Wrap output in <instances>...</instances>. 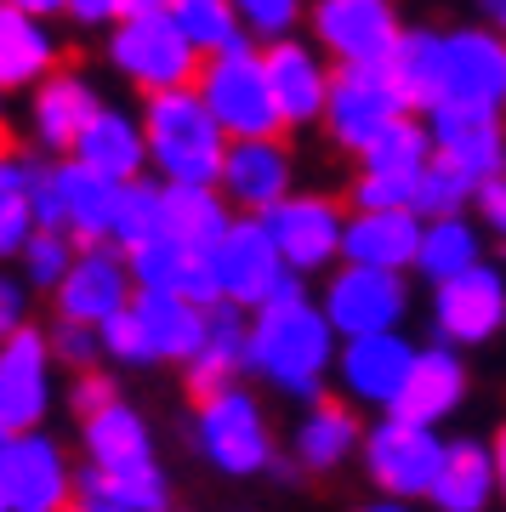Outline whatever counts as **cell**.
I'll use <instances>...</instances> for the list:
<instances>
[{"label": "cell", "instance_id": "obj_1", "mask_svg": "<svg viewBox=\"0 0 506 512\" xmlns=\"http://www.w3.org/2000/svg\"><path fill=\"white\" fill-rule=\"evenodd\" d=\"M336 342H342V330L330 325L325 302H308L302 274H290L285 291L262 302L251 319V370L268 376L290 399H319V387L342 353Z\"/></svg>", "mask_w": 506, "mask_h": 512}, {"label": "cell", "instance_id": "obj_2", "mask_svg": "<svg viewBox=\"0 0 506 512\" xmlns=\"http://www.w3.org/2000/svg\"><path fill=\"white\" fill-rule=\"evenodd\" d=\"M143 131H148V165L165 183H217L222 160H228V131L211 109L199 86H171V92L143 97Z\"/></svg>", "mask_w": 506, "mask_h": 512}, {"label": "cell", "instance_id": "obj_3", "mask_svg": "<svg viewBox=\"0 0 506 512\" xmlns=\"http://www.w3.org/2000/svg\"><path fill=\"white\" fill-rule=\"evenodd\" d=\"M251 40H239L228 52H211L199 63V80H194L205 109L222 120L228 137H273V131L285 126L273 80H268V57L256 52Z\"/></svg>", "mask_w": 506, "mask_h": 512}, {"label": "cell", "instance_id": "obj_4", "mask_svg": "<svg viewBox=\"0 0 506 512\" xmlns=\"http://www.w3.org/2000/svg\"><path fill=\"white\" fill-rule=\"evenodd\" d=\"M199 63L194 40L177 29L171 12H126L109 29V69L137 86V92H171V86H194Z\"/></svg>", "mask_w": 506, "mask_h": 512}, {"label": "cell", "instance_id": "obj_5", "mask_svg": "<svg viewBox=\"0 0 506 512\" xmlns=\"http://www.w3.org/2000/svg\"><path fill=\"white\" fill-rule=\"evenodd\" d=\"M416 114L404 103V92L393 86L387 63H336V80H330V103L319 126L330 131V143L347 148V154H364L370 143H381L387 131Z\"/></svg>", "mask_w": 506, "mask_h": 512}, {"label": "cell", "instance_id": "obj_6", "mask_svg": "<svg viewBox=\"0 0 506 512\" xmlns=\"http://www.w3.org/2000/svg\"><path fill=\"white\" fill-rule=\"evenodd\" d=\"M194 439H199V456L211 461L217 473H234V478H251L273 461L268 416H262V404L239 382L211 393V399H199Z\"/></svg>", "mask_w": 506, "mask_h": 512}, {"label": "cell", "instance_id": "obj_7", "mask_svg": "<svg viewBox=\"0 0 506 512\" xmlns=\"http://www.w3.org/2000/svg\"><path fill=\"white\" fill-rule=\"evenodd\" d=\"M444 450L450 444L438 439L427 421H410L398 410H387V421H376L364 433V473L376 478V490L398 495V501H416V495H433Z\"/></svg>", "mask_w": 506, "mask_h": 512}, {"label": "cell", "instance_id": "obj_8", "mask_svg": "<svg viewBox=\"0 0 506 512\" xmlns=\"http://www.w3.org/2000/svg\"><path fill=\"white\" fill-rule=\"evenodd\" d=\"M211 262H217L222 302L251 308V313L262 308V302H273V296L285 291V279L296 274V268L285 262V251H279L273 228L262 217H251V211H239V217H234V228L217 239Z\"/></svg>", "mask_w": 506, "mask_h": 512}, {"label": "cell", "instance_id": "obj_9", "mask_svg": "<svg viewBox=\"0 0 506 512\" xmlns=\"http://www.w3.org/2000/svg\"><path fill=\"white\" fill-rule=\"evenodd\" d=\"M57 319H80V325H109L114 313L137 302V279H131V256L114 239L80 245L74 268L57 285Z\"/></svg>", "mask_w": 506, "mask_h": 512}, {"label": "cell", "instance_id": "obj_10", "mask_svg": "<svg viewBox=\"0 0 506 512\" xmlns=\"http://www.w3.org/2000/svg\"><path fill=\"white\" fill-rule=\"evenodd\" d=\"M506 325V274L472 262L467 274L433 285V330L450 348H478Z\"/></svg>", "mask_w": 506, "mask_h": 512}, {"label": "cell", "instance_id": "obj_11", "mask_svg": "<svg viewBox=\"0 0 506 512\" xmlns=\"http://www.w3.org/2000/svg\"><path fill=\"white\" fill-rule=\"evenodd\" d=\"M325 313L342 336H370V330H398L410 313V291L404 274L393 268H364V262H342L325 285Z\"/></svg>", "mask_w": 506, "mask_h": 512}, {"label": "cell", "instance_id": "obj_12", "mask_svg": "<svg viewBox=\"0 0 506 512\" xmlns=\"http://www.w3.org/2000/svg\"><path fill=\"white\" fill-rule=\"evenodd\" d=\"M313 40L336 63H387L404 35L393 0H313Z\"/></svg>", "mask_w": 506, "mask_h": 512}, {"label": "cell", "instance_id": "obj_13", "mask_svg": "<svg viewBox=\"0 0 506 512\" xmlns=\"http://www.w3.org/2000/svg\"><path fill=\"white\" fill-rule=\"evenodd\" d=\"M416 342H404L398 330H370V336H342V353H336V376H342V393L353 404H370V410H393L410 370H416Z\"/></svg>", "mask_w": 506, "mask_h": 512}, {"label": "cell", "instance_id": "obj_14", "mask_svg": "<svg viewBox=\"0 0 506 512\" xmlns=\"http://www.w3.org/2000/svg\"><path fill=\"white\" fill-rule=\"evenodd\" d=\"M461 109H506V35L495 29H444V97Z\"/></svg>", "mask_w": 506, "mask_h": 512}, {"label": "cell", "instance_id": "obj_15", "mask_svg": "<svg viewBox=\"0 0 506 512\" xmlns=\"http://www.w3.org/2000/svg\"><path fill=\"white\" fill-rule=\"evenodd\" d=\"M262 222L273 228V239H279V251L296 274H319L330 262H342L347 217L325 194H285L273 211H262Z\"/></svg>", "mask_w": 506, "mask_h": 512}, {"label": "cell", "instance_id": "obj_16", "mask_svg": "<svg viewBox=\"0 0 506 512\" xmlns=\"http://www.w3.org/2000/svg\"><path fill=\"white\" fill-rule=\"evenodd\" d=\"M52 336L46 330H12L0 342V421L12 433L40 427L46 404H52Z\"/></svg>", "mask_w": 506, "mask_h": 512}, {"label": "cell", "instance_id": "obj_17", "mask_svg": "<svg viewBox=\"0 0 506 512\" xmlns=\"http://www.w3.org/2000/svg\"><path fill=\"white\" fill-rule=\"evenodd\" d=\"M69 461L46 433H18L12 450H6V467H0V501L6 512H69Z\"/></svg>", "mask_w": 506, "mask_h": 512}, {"label": "cell", "instance_id": "obj_18", "mask_svg": "<svg viewBox=\"0 0 506 512\" xmlns=\"http://www.w3.org/2000/svg\"><path fill=\"white\" fill-rule=\"evenodd\" d=\"M433 131V154L450 160L455 171H467L472 183H489L495 171H506V126L495 109H461V103H433L421 114Z\"/></svg>", "mask_w": 506, "mask_h": 512}, {"label": "cell", "instance_id": "obj_19", "mask_svg": "<svg viewBox=\"0 0 506 512\" xmlns=\"http://www.w3.org/2000/svg\"><path fill=\"white\" fill-rule=\"evenodd\" d=\"M290 183H296V165H290V148L279 143V131H273V137H234V143H228L217 188L228 194L234 211L262 217V211H273L285 194H296Z\"/></svg>", "mask_w": 506, "mask_h": 512}, {"label": "cell", "instance_id": "obj_20", "mask_svg": "<svg viewBox=\"0 0 506 512\" xmlns=\"http://www.w3.org/2000/svg\"><path fill=\"white\" fill-rule=\"evenodd\" d=\"M262 57H268V80H273L285 126H319L330 103V80H336V69L325 63V46L285 35V40H268Z\"/></svg>", "mask_w": 506, "mask_h": 512}, {"label": "cell", "instance_id": "obj_21", "mask_svg": "<svg viewBox=\"0 0 506 512\" xmlns=\"http://www.w3.org/2000/svg\"><path fill=\"white\" fill-rule=\"evenodd\" d=\"M97 109H103V97H97V86H91L86 74L52 69L35 86V97H29V137H35L46 154L63 160V154H74L80 131L91 126V114Z\"/></svg>", "mask_w": 506, "mask_h": 512}, {"label": "cell", "instance_id": "obj_22", "mask_svg": "<svg viewBox=\"0 0 506 512\" xmlns=\"http://www.w3.org/2000/svg\"><path fill=\"white\" fill-rule=\"evenodd\" d=\"M421 234H427V217L410 211V205H393V211H353L342 234V262H364V268H416L421 256Z\"/></svg>", "mask_w": 506, "mask_h": 512}, {"label": "cell", "instance_id": "obj_23", "mask_svg": "<svg viewBox=\"0 0 506 512\" xmlns=\"http://www.w3.org/2000/svg\"><path fill=\"white\" fill-rule=\"evenodd\" d=\"M57 188H63V228H69L80 245L114 239L126 183H114V177H103V171H91L86 160L63 154V160H57Z\"/></svg>", "mask_w": 506, "mask_h": 512}, {"label": "cell", "instance_id": "obj_24", "mask_svg": "<svg viewBox=\"0 0 506 512\" xmlns=\"http://www.w3.org/2000/svg\"><path fill=\"white\" fill-rule=\"evenodd\" d=\"M74 160H86L91 171H103L114 183H137L148 171V131H143V114H126L103 103L91 114V126L80 131L74 143Z\"/></svg>", "mask_w": 506, "mask_h": 512}, {"label": "cell", "instance_id": "obj_25", "mask_svg": "<svg viewBox=\"0 0 506 512\" xmlns=\"http://www.w3.org/2000/svg\"><path fill=\"white\" fill-rule=\"evenodd\" d=\"M251 365V325H245V308L234 302H217L211 308V325H205V342L188 359V387L194 399H211L222 387H234V376Z\"/></svg>", "mask_w": 506, "mask_h": 512}, {"label": "cell", "instance_id": "obj_26", "mask_svg": "<svg viewBox=\"0 0 506 512\" xmlns=\"http://www.w3.org/2000/svg\"><path fill=\"white\" fill-rule=\"evenodd\" d=\"M467 399V365L455 359L450 342H438V348H421L416 353V370H410V382H404V393H398V416L410 421H427V427H438V421L450 416L455 404Z\"/></svg>", "mask_w": 506, "mask_h": 512}, {"label": "cell", "instance_id": "obj_27", "mask_svg": "<svg viewBox=\"0 0 506 512\" xmlns=\"http://www.w3.org/2000/svg\"><path fill=\"white\" fill-rule=\"evenodd\" d=\"M131 308H137V319H143V330H148L154 359H177V365L194 359L199 342H205V325H211V308L188 302L182 291H137Z\"/></svg>", "mask_w": 506, "mask_h": 512}, {"label": "cell", "instance_id": "obj_28", "mask_svg": "<svg viewBox=\"0 0 506 512\" xmlns=\"http://www.w3.org/2000/svg\"><path fill=\"white\" fill-rule=\"evenodd\" d=\"M57 69V35L23 6H0V86L23 92Z\"/></svg>", "mask_w": 506, "mask_h": 512}, {"label": "cell", "instance_id": "obj_29", "mask_svg": "<svg viewBox=\"0 0 506 512\" xmlns=\"http://www.w3.org/2000/svg\"><path fill=\"white\" fill-rule=\"evenodd\" d=\"M501 490V473H495V444H478V439H455L444 450V467H438V484H433V501L438 512H484L489 495Z\"/></svg>", "mask_w": 506, "mask_h": 512}, {"label": "cell", "instance_id": "obj_30", "mask_svg": "<svg viewBox=\"0 0 506 512\" xmlns=\"http://www.w3.org/2000/svg\"><path fill=\"white\" fill-rule=\"evenodd\" d=\"M387 74L404 92V103L427 114L444 97V29H404L393 57H387Z\"/></svg>", "mask_w": 506, "mask_h": 512}, {"label": "cell", "instance_id": "obj_31", "mask_svg": "<svg viewBox=\"0 0 506 512\" xmlns=\"http://www.w3.org/2000/svg\"><path fill=\"white\" fill-rule=\"evenodd\" d=\"M86 456L91 467L103 473H126V467H148L154 461V444H148V427L131 404H103L97 416H86Z\"/></svg>", "mask_w": 506, "mask_h": 512}, {"label": "cell", "instance_id": "obj_32", "mask_svg": "<svg viewBox=\"0 0 506 512\" xmlns=\"http://www.w3.org/2000/svg\"><path fill=\"white\" fill-rule=\"evenodd\" d=\"M353 450H364V433L347 404H330V399H313V410L296 421V461L313 467V473H330L342 467Z\"/></svg>", "mask_w": 506, "mask_h": 512}, {"label": "cell", "instance_id": "obj_33", "mask_svg": "<svg viewBox=\"0 0 506 512\" xmlns=\"http://www.w3.org/2000/svg\"><path fill=\"white\" fill-rule=\"evenodd\" d=\"M171 205V234L194 251H217V239L234 228V205L217 183H165Z\"/></svg>", "mask_w": 506, "mask_h": 512}, {"label": "cell", "instance_id": "obj_34", "mask_svg": "<svg viewBox=\"0 0 506 512\" xmlns=\"http://www.w3.org/2000/svg\"><path fill=\"white\" fill-rule=\"evenodd\" d=\"M35 228V160H23L0 143V262L18 256Z\"/></svg>", "mask_w": 506, "mask_h": 512}, {"label": "cell", "instance_id": "obj_35", "mask_svg": "<svg viewBox=\"0 0 506 512\" xmlns=\"http://www.w3.org/2000/svg\"><path fill=\"white\" fill-rule=\"evenodd\" d=\"M427 165H433V131H427V120H416V114H404L381 143H370L359 154V171L393 177V183H421Z\"/></svg>", "mask_w": 506, "mask_h": 512}, {"label": "cell", "instance_id": "obj_36", "mask_svg": "<svg viewBox=\"0 0 506 512\" xmlns=\"http://www.w3.org/2000/svg\"><path fill=\"white\" fill-rule=\"evenodd\" d=\"M472 262H484V239H478V228L467 222V211H461V217H427V234H421V256H416L421 279L444 285V279L467 274Z\"/></svg>", "mask_w": 506, "mask_h": 512}, {"label": "cell", "instance_id": "obj_37", "mask_svg": "<svg viewBox=\"0 0 506 512\" xmlns=\"http://www.w3.org/2000/svg\"><path fill=\"white\" fill-rule=\"evenodd\" d=\"M165 12L177 18L182 35L194 40L199 57L228 52V46H239V40H251V29H245V18H239L234 0H171Z\"/></svg>", "mask_w": 506, "mask_h": 512}, {"label": "cell", "instance_id": "obj_38", "mask_svg": "<svg viewBox=\"0 0 506 512\" xmlns=\"http://www.w3.org/2000/svg\"><path fill=\"white\" fill-rule=\"evenodd\" d=\"M171 234V205H165V177H137L120 194V222H114V245L137 251L148 239Z\"/></svg>", "mask_w": 506, "mask_h": 512}, {"label": "cell", "instance_id": "obj_39", "mask_svg": "<svg viewBox=\"0 0 506 512\" xmlns=\"http://www.w3.org/2000/svg\"><path fill=\"white\" fill-rule=\"evenodd\" d=\"M80 490L97 495V501H120L131 512H165L171 507V490H165V473L148 461V467H126V473H103V467H86Z\"/></svg>", "mask_w": 506, "mask_h": 512}, {"label": "cell", "instance_id": "obj_40", "mask_svg": "<svg viewBox=\"0 0 506 512\" xmlns=\"http://www.w3.org/2000/svg\"><path fill=\"white\" fill-rule=\"evenodd\" d=\"M478 200V183H472L467 171H455L450 160H438L421 171V183H416V211L421 217H461L467 205Z\"/></svg>", "mask_w": 506, "mask_h": 512}, {"label": "cell", "instance_id": "obj_41", "mask_svg": "<svg viewBox=\"0 0 506 512\" xmlns=\"http://www.w3.org/2000/svg\"><path fill=\"white\" fill-rule=\"evenodd\" d=\"M74 234L69 228H35L29 234V245L18 251V262H23V279L29 285H40V291H57L63 285V274L74 268Z\"/></svg>", "mask_w": 506, "mask_h": 512}, {"label": "cell", "instance_id": "obj_42", "mask_svg": "<svg viewBox=\"0 0 506 512\" xmlns=\"http://www.w3.org/2000/svg\"><path fill=\"white\" fill-rule=\"evenodd\" d=\"M234 6L256 40H285L302 23V0H234Z\"/></svg>", "mask_w": 506, "mask_h": 512}, {"label": "cell", "instance_id": "obj_43", "mask_svg": "<svg viewBox=\"0 0 506 512\" xmlns=\"http://www.w3.org/2000/svg\"><path fill=\"white\" fill-rule=\"evenodd\" d=\"M97 330H103V353L109 359H120V365H154V348H148V330L137 319V308L114 313L109 325H97Z\"/></svg>", "mask_w": 506, "mask_h": 512}, {"label": "cell", "instance_id": "obj_44", "mask_svg": "<svg viewBox=\"0 0 506 512\" xmlns=\"http://www.w3.org/2000/svg\"><path fill=\"white\" fill-rule=\"evenodd\" d=\"M52 353H57L69 370H97V359H103V330H97V325H80V319H57Z\"/></svg>", "mask_w": 506, "mask_h": 512}, {"label": "cell", "instance_id": "obj_45", "mask_svg": "<svg viewBox=\"0 0 506 512\" xmlns=\"http://www.w3.org/2000/svg\"><path fill=\"white\" fill-rule=\"evenodd\" d=\"M393 205L416 211V183H393V177H370V171L353 177V211H393Z\"/></svg>", "mask_w": 506, "mask_h": 512}, {"label": "cell", "instance_id": "obj_46", "mask_svg": "<svg viewBox=\"0 0 506 512\" xmlns=\"http://www.w3.org/2000/svg\"><path fill=\"white\" fill-rule=\"evenodd\" d=\"M35 222L40 228H63V188H57V160L35 165Z\"/></svg>", "mask_w": 506, "mask_h": 512}, {"label": "cell", "instance_id": "obj_47", "mask_svg": "<svg viewBox=\"0 0 506 512\" xmlns=\"http://www.w3.org/2000/svg\"><path fill=\"white\" fill-rule=\"evenodd\" d=\"M23 325H29V279L0 274V342Z\"/></svg>", "mask_w": 506, "mask_h": 512}, {"label": "cell", "instance_id": "obj_48", "mask_svg": "<svg viewBox=\"0 0 506 512\" xmlns=\"http://www.w3.org/2000/svg\"><path fill=\"white\" fill-rule=\"evenodd\" d=\"M69 404L80 410V421H86V416H97L103 404H114V382H109V376H97V370H80V382H74Z\"/></svg>", "mask_w": 506, "mask_h": 512}, {"label": "cell", "instance_id": "obj_49", "mask_svg": "<svg viewBox=\"0 0 506 512\" xmlns=\"http://www.w3.org/2000/svg\"><path fill=\"white\" fill-rule=\"evenodd\" d=\"M69 18L86 29H114L126 18V0H69Z\"/></svg>", "mask_w": 506, "mask_h": 512}, {"label": "cell", "instance_id": "obj_50", "mask_svg": "<svg viewBox=\"0 0 506 512\" xmlns=\"http://www.w3.org/2000/svg\"><path fill=\"white\" fill-rule=\"evenodd\" d=\"M478 217L506 239V171H495L489 183H478Z\"/></svg>", "mask_w": 506, "mask_h": 512}, {"label": "cell", "instance_id": "obj_51", "mask_svg": "<svg viewBox=\"0 0 506 512\" xmlns=\"http://www.w3.org/2000/svg\"><path fill=\"white\" fill-rule=\"evenodd\" d=\"M6 6H23V12H35V18H57V12H69V0H6Z\"/></svg>", "mask_w": 506, "mask_h": 512}, {"label": "cell", "instance_id": "obj_52", "mask_svg": "<svg viewBox=\"0 0 506 512\" xmlns=\"http://www.w3.org/2000/svg\"><path fill=\"white\" fill-rule=\"evenodd\" d=\"M478 18H484L495 35H506V0H478Z\"/></svg>", "mask_w": 506, "mask_h": 512}, {"label": "cell", "instance_id": "obj_53", "mask_svg": "<svg viewBox=\"0 0 506 512\" xmlns=\"http://www.w3.org/2000/svg\"><path fill=\"white\" fill-rule=\"evenodd\" d=\"M495 473H501V495H506V427H501V439H495Z\"/></svg>", "mask_w": 506, "mask_h": 512}, {"label": "cell", "instance_id": "obj_54", "mask_svg": "<svg viewBox=\"0 0 506 512\" xmlns=\"http://www.w3.org/2000/svg\"><path fill=\"white\" fill-rule=\"evenodd\" d=\"M171 0H126V12H165Z\"/></svg>", "mask_w": 506, "mask_h": 512}, {"label": "cell", "instance_id": "obj_55", "mask_svg": "<svg viewBox=\"0 0 506 512\" xmlns=\"http://www.w3.org/2000/svg\"><path fill=\"white\" fill-rule=\"evenodd\" d=\"M86 507L91 512H131V507H120V501H97V495H86Z\"/></svg>", "mask_w": 506, "mask_h": 512}, {"label": "cell", "instance_id": "obj_56", "mask_svg": "<svg viewBox=\"0 0 506 512\" xmlns=\"http://www.w3.org/2000/svg\"><path fill=\"white\" fill-rule=\"evenodd\" d=\"M364 512H410V507H404L398 495H387V501H376V507H364Z\"/></svg>", "mask_w": 506, "mask_h": 512}, {"label": "cell", "instance_id": "obj_57", "mask_svg": "<svg viewBox=\"0 0 506 512\" xmlns=\"http://www.w3.org/2000/svg\"><path fill=\"white\" fill-rule=\"evenodd\" d=\"M0 126H6V86H0Z\"/></svg>", "mask_w": 506, "mask_h": 512}, {"label": "cell", "instance_id": "obj_58", "mask_svg": "<svg viewBox=\"0 0 506 512\" xmlns=\"http://www.w3.org/2000/svg\"><path fill=\"white\" fill-rule=\"evenodd\" d=\"M69 512H91V507H86V501H80V507H69Z\"/></svg>", "mask_w": 506, "mask_h": 512}, {"label": "cell", "instance_id": "obj_59", "mask_svg": "<svg viewBox=\"0 0 506 512\" xmlns=\"http://www.w3.org/2000/svg\"><path fill=\"white\" fill-rule=\"evenodd\" d=\"M0 512H6V501H0Z\"/></svg>", "mask_w": 506, "mask_h": 512}, {"label": "cell", "instance_id": "obj_60", "mask_svg": "<svg viewBox=\"0 0 506 512\" xmlns=\"http://www.w3.org/2000/svg\"><path fill=\"white\" fill-rule=\"evenodd\" d=\"M0 6H6V0H0Z\"/></svg>", "mask_w": 506, "mask_h": 512}]
</instances>
